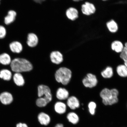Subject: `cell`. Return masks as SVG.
<instances>
[{
	"mask_svg": "<svg viewBox=\"0 0 127 127\" xmlns=\"http://www.w3.org/2000/svg\"><path fill=\"white\" fill-rule=\"evenodd\" d=\"M10 67L15 73L27 72L32 70L33 65L31 62L25 59L17 58L12 60Z\"/></svg>",
	"mask_w": 127,
	"mask_h": 127,
	"instance_id": "obj_2",
	"label": "cell"
},
{
	"mask_svg": "<svg viewBox=\"0 0 127 127\" xmlns=\"http://www.w3.org/2000/svg\"><path fill=\"white\" fill-rule=\"evenodd\" d=\"M12 60L8 54L3 53L0 55V64L4 65L10 64Z\"/></svg>",
	"mask_w": 127,
	"mask_h": 127,
	"instance_id": "obj_21",
	"label": "cell"
},
{
	"mask_svg": "<svg viewBox=\"0 0 127 127\" xmlns=\"http://www.w3.org/2000/svg\"><path fill=\"white\" fill-rule=\"evenodd\" d=\"M120 53V58L123 60L124 62L127 61V50L126 48L124 47L123 50Z\"/></svg>",
	"mask_w": 127,
	"mask_h": 127,
	"instance_id": "obj_27",
	"label": "cell"
},
{
	"mask_svg": "<svg viewBox=\"0 0 127 127\" xmlns=\"http://www.w3.org/2000/svg\"><path fill=\"white\" fill-rule=\"evenodd\" d=\"M54 127H64V126L62 124L58 123Z\"/></svg>",
	"mask_w": 127,
	"mask_h": 127,
	"instance_id": "obj_31",
	"label": "cell"
},
{
	"mask_svg": "<svg viewBox=\"0 0 127 127\" xmlns=\"http://www.w3.org/2000/svg\"><path fill=\"white\" fill-rule=\"evenodd\" d=\"M124 47L123 43L120 41L115 40L112 43L111 48L112 50L117 53H120Z\"/></svg>",
	"mask_w": 127,
	"mask_h": 127,
	"instance_id": "obj_17",
	"label": "cell"
},
{
	"mask_svg": "<svg viewBox=\"0 0 127 127\" xmlns=\"http://www.w3.org/2000/svg\"><path fill=\"white\" fill-rule=\"evenodd\" d=\"M48 103L45 98L39 97L36 100V106L39 107H43L46 106Z\"/></svg>",
	"mask_w": 127,
	"mask_h": 127,
	"instance_id": "obj_25",
	"label": "cell"
},
{
	"mask_svg": "<svg viewBox=\"0 0 127 127\" xmlns=\"http://www.w3.org/2000/svg\"><path fill=\"white\" fill-rule=\"evenodd\" d=\"M113 69L110 66H107L101 72V76L104 78L105 79L111 78L113 77Z\"/></svg>",
	"mask_w": 127,
	"mask_h": 127,
	"instance_id": "obj_23",
	"label": "cell"
},
{
	"mask_svg": "<svg viewBox=\"0 0 127 127\" xmlns=\"http://www.w3.org/2000/svg\"><path fill=\"white\" fill-rule=\"evenodd\" d=\"M16 127H29L26 123H19L17 124Z\"/></svg>",
	"mask_w": 127,
	"mask_h": 127,
	"instance_id": "obj_29",
	"label": "cell"
},
{
	"mask_svg": "<svg viewBox=\"0 0 127 127\" xmlns=\"http://www.w3.org/2000/svg\"><path fill=\"white\" fill-rule=\"evenodd\" d=\"M65 14L68 19L74 21L78 18L79 12L75 8L70 7L66 9Z\"/></svg>",
	"mask_w": 127,
	"mask_h": 127,
	"instance_id": "obj_10",
	"label": "cell"
},
{
	"mask_svg": "<svg viewBox=\"0 0 127 127\" xmlns=\"http://www.w3.org/2000/svg\"><path fill=\"white\" fill-rule=\"evenodd\" d=\"M72 75V72L69 68L61 67L56 71L55 78L56 80L58 83L66 85L70 82Z\"/></svg>",
	"mask_w": 127,
	"mask_h": 127,
	"instance_id": "obj_3",
	"label": "cell"
},
{
	"mask_svg": "<svg viewBox=\"0 0 127 127\" xmlns=\"http://www.w3.org/2000/svg\"><path fill=\"white\" fill-rule=\"evenodd\" d=\"M38 120L41 125L47 126L50 123L51 119L48 114L44 112H41L38 115Z\"/></svg>",
	"mask_w": 127,
	"mask_h": 127,
	"instance_id": "obj_12",
	"label": "cell"
},
{
	"mask_svg": "<svg viewBox=\"0 0 127 127\" xmlns=\"http://www.w3.org/2000/svg\"></svg>",
	"mask_w": 127,
	"mask_h": 127,
	"instance_id": "obj_36",
	"label": "cell"
},
{
	"mask_svg": "<svg viewBox=\"0 0 127 127\" xmlns=\"http://www.w3.org/2000/svg\"><path fill=\"white\" fill-rule=\"evenodd\" d=\"M67 107L65 103L59 101L55 103L54 109L55 112L60 115H63L66 112Z\"/></svg>",
	"mask_w": 127,
	"mask_h": 127,
	"instance_id": "obj_14",
	"label": "cell"
},
{
	"mask_svg": "<svg viewBox=\"0 0 127 127\" xmlns=\"http://www.w3.org/2000/svg\"><path fill=\"white\" fill-rule=\"evenodd\" d=\"M12 74L8 69H4L0 71V78L5 81H9L11 79Z\"/></svg>",
	"mask_w": 127,
	"mask_h": 127,
	"instance_id": "obj_20",
	"label": "cell"
},
{
	"mask_svg": "<svg viewBox=\"0 0 127 127\" xmlns=\"http://www.w3.org/2000/svg\"><path fill=\"white\" fill-rule=\"evenodd\" d=\"M13 98L11 94L7 92H3L0 94V101L5 105L10 104L13 101Z\"/></svg>",
	"mask_w": 127,
	"mask_h": 127,
	"instance_id": "obj_9",
	"label": "cell"
},
{
	"mask_svg": "<svg viewBox=\"0 0 127 127\" xmlns=\"http://www.w3.org/2000/svg\"><path fill=\"white\" fill-rule=\"evenodd\" d=\"M14 83L17 86L22 87L25 85V79L21 73H15L13 77Z\"/></svg>",
	"mask_w": 127,
	"mask_h": 127,
	"instance_id": "obj_16",
	"label": "cell"
},
{
	"mask_svg": "<svg viewBox=\"0 0 127 127\" xmlns=\"http://www.w3.org/2000/svg\"><path fill=\"white\" fill-rule=\"evenodd\" d=\"M33 1L36 3L38 4H41L43 2H44L46 0H33Z\"/></svg>",
	"mask_w": 127,
	"mask_h": 127,
	"instance_id": "obj_30",
	"label": "cell"
},
{
	"mask_svg": "<svg viewBox=\"0 0 127 127\" xmlns=\"http://www.w3.org/2000/svg\"><path fill=\"white\" fill-rule=\"evenodd\" d=\"M102 0L103 1H106L107 0Z\"/></svg>",
	"mask_w": 127,
	"mask_h": 127,
	"instance_id": "obj_35",
	"label": "cell"
},
{
	"mask_svg": "<svg viewBox=\"0 0 127 127\" xmlns=\"http://www.w3.org/2000/svg\"><path fill=\"white\" fill-rule=\"evenodd\" d=\"M73 0L74 1H75V2H78V1H82L83 0Z\"/></svg>",
	"mask_w": 127,
	"mask_h": 127,
	"instance_id": "obj_33",
	"label": "cell"
},
{
	"mask_svg": "<svg viewBox=\"0 0 127 127\" xmlns=\"http://www.w3.org/2000/svg\"><path fill=\"white\" fill-rule=\"evenodd\" d=\"M107 26L109 31L111 32L115 33L118 31V25L115 20H111L107 23Z\"/></svg>",
	"mask_w": 127,
	"mask_h": 127,
	"instance_id": "obj_24",
	"label": "cell"
},
{
	"mask_svg": "<svg viewBox=\"0 0 127 127\" xmlns=\"http://www.w3.org/2000/svg\"><path fill=\"white\" fill-rule=\"evenodd\" d=\"M17 16L16 12L15 11L10 10L8 13V15L4 18V23L8 25L13 23L15 20Z\"/></svg>",
	"mask_w": 127,
	"mask_h": 127,
	"instance_id": "obj_19",
	"label": "cell"
},
{
	"mask_svg": "<svg viewBox=\"0 0 127 127\" xmlns=\"http://www.w3.org/2000/svg\"><path fill=\"white\" fill-rule=\"evenodd\" d=\"M6 30L3 26L0 25V39L3 38L6 35Z\"/></svg>",
	"mask_w": 127,
	"mask_h": 127,
	"instance_id": "obj_28",
	"label": "cell"
},
{
	"mask_svg": "<svg viewBox=\"0 0 127 127\" xmlns=\"http://www.w3.org/2000/svg\"><path fill=\"white\" fill-rule=\"evenodd\" d=\"M96 9L94 5L89 2H86L81 6L82 12L84 15L89 16L94 14Z\"/></svg>",
	"mask_w": 127,
	"mask_h": 127,
	"instance_id": "obj_6",
	"label": "cell"
},
{
	"mask_svg": "<svg viewBox=\"0 0 127 127\" xmlns=\"http://www.w3.org/2000/svg\"><path fill=\"white\" fill-rule=\"evenodd\" d=\"M125 48H126L127 49V42L125 44Z\"/></svg>",
	"mask_w": 127,
	"mask_h": 127,
	"instance_id": "obj_34",
	"label": "cell"
},
{
	"mask_svg": "<svg viewBox=\"0 0 127 127\" xmlns=\"http://www.w3.org/2000/svg\"><path fill=\"white\" fill-rule=\"evenodd\" d=\"M66 104L68 107L73 110L78 108L80 106L79 99L74 96H71L68 97Z\"/></svg>",
	"mask_w": 127,
	"mask_h": 127,
	"instance_id": "obj_11",
	"label": "cell"
},
{
	"mask_svg": "<svg viewBox=\"0 0 127 127\" xmlns=\"http://www.w3.org/2000/svg\"><path fill=\"white\" fill-rule=\"evenodd\" d=\"M9 48L13 53H20L23 50V46L20 42L18 41H14L9 44Z\"/></svg>",
	"mask_w": 127,
	"mask_h": 127,
	"instance_id": "obj_15",
	"label": "cell"
},
{
	"mask_svg": "<svg viewBox=\"0 0 127 127\" xmlns=\"http://www.w3.org/2000/svg\"><path fill=\"white\" fill-rule=\"evenodd\" d=\"M116 71L117 74L120 77H127V68L124 64H120L117 66Z\"/></svg>",
	"mask_w": 127,
	"mask_h": 127,
	"instance_id": "obj_22",
	"label": "cell"
},
{
	"mask_svg": "<svg viewBox=\"0 0 127 127\" xmlns=\"http://www.w3.org/2000/svg\"><path fill=\"white\" fill-rule=\"evenodd\" d=\"M69 92L66 89L60 87L57 90L56 93V97L60 100L67 99L69 97Z\"/></svg>",
	"mask_w": 127,
	"mask_h": 127,
	"instance_id": "obj_13",
	"label": "cell"
},
{
	"mask_svg": "<svg viewBox=\"0 0 127 127\" xmlns=\"http://www.w3.org/2000/svg\"><path fill=\"white\" fill-rule=\"evenodd\" d=\"M66 118L68 121L73 125H76L79 121V118L78 115L74 112H70L68 113L66 116Z\"/></svg>",
	"mask_w": 127,
	"mask_h": 127,
	"instance_id": "obj_18",
	"label": "cell"
},
{
	"mask_svg": "<svg viewBox=\"0 0 127 127\" xmlns=\"http://www.w3.org/2000/svg\"><path fill=\"white\" fill-rule=\"evenodd\" d=\"M50 58L52 62L56 64H60L63 61L62 54L58 51L52 52L50 54Z\"/></svg>",
	"mask_w": 127,
	"mask_h": 127,
	"instance_id": "obj_7",
	"label": "cell"
},
{
	"mask_svg": "<svg viewBox=\"0 0 127 127\" xmlns=\"http://www.w3.org/2000/svg\"><path fill=\"white\" fill-rule=\"evenodd\" d=\"M38 96L43 97L46 99L48 103L52 100L51 90L48 86L44 85H40L38 87Z\"/></svg>",
	"mask_w": 127,
	"mask_h": 127,
	"instance_id": "obj_4",
	"label": "cell"
},
{
	"mask_svg": "<svg viewBox=\"0 0 127 127\" xmlns=\"http://www.w3.org/2000/svg\"><path fill=\"white\" fill-rule=\"evenodd\" d=\"M124 64L127 68V61L124 62Z\"/></svg>",
	"mask_w": 127,
	"mask_h": 127,
	"instance_id": "obj_32",
	"label": "cell"
},
{
	"mask_svg": "<svg viewBox=\"0 0 127 127\" xmlns=\"http://www.w3.org/2000/svg\"><path fill=\"white\" fill-rule=\"evenodd\" d=\"M27 38V43L29 47L33 48L37 45L39 43V38L35 33H29Z\"/></svg>",
	"mask_w": 127,
	"mask_h": 127,
	"instance_id": "obj_8",
	"label": "cell"
},
{
	"mask_svg": "<svg viewBox=\"0 0 127 127\" xmlns=\"http://www.w3.org/2000/svg\"><path fill=\"white\" fill-rule=\"evenodd\" d=\"M89 112L90 115H95L96 112V109L97 107L96 103L94 101H91L89 103L88 105Z\"/></svg>",
	"mask_w": 127,
	"mask_h": 127,
	"instance_id": "obj_26",
	"label": "cell"
},
{
	"mask_svg": "<svg viewBox=\"0 0 127 127\" xmlns=\"http://www.w3.org/2000/svg\"><path fill=\"white\" fill-rule=\"evenodd\" d=\"M82 82L85 87L92 88L96 86L98 81L96 75L91 73H89L82 79Z\"/></svg>",
	"mask_w": 127,
	"mask_h": 127,
	"instance_id": "obj_5",
	"label": "cell"
},
{
	"mask_svg": "<svg viewBox=\"0 0 127 127\" xmlns=\"http://www.w3.org/2000/svg\"><path fill=\"white\" fill-rule=\"evenodd\" d=\"M119 92L116 89L110 90L104 88L100 93V96L102 99L103 104L105 106H111L118 102Z\"/></svg>",
	"mask_w": 127,
	"mask_h": 127,
	"instance_id": "obj_1",
	"label": "cell"
}]
</instances>
